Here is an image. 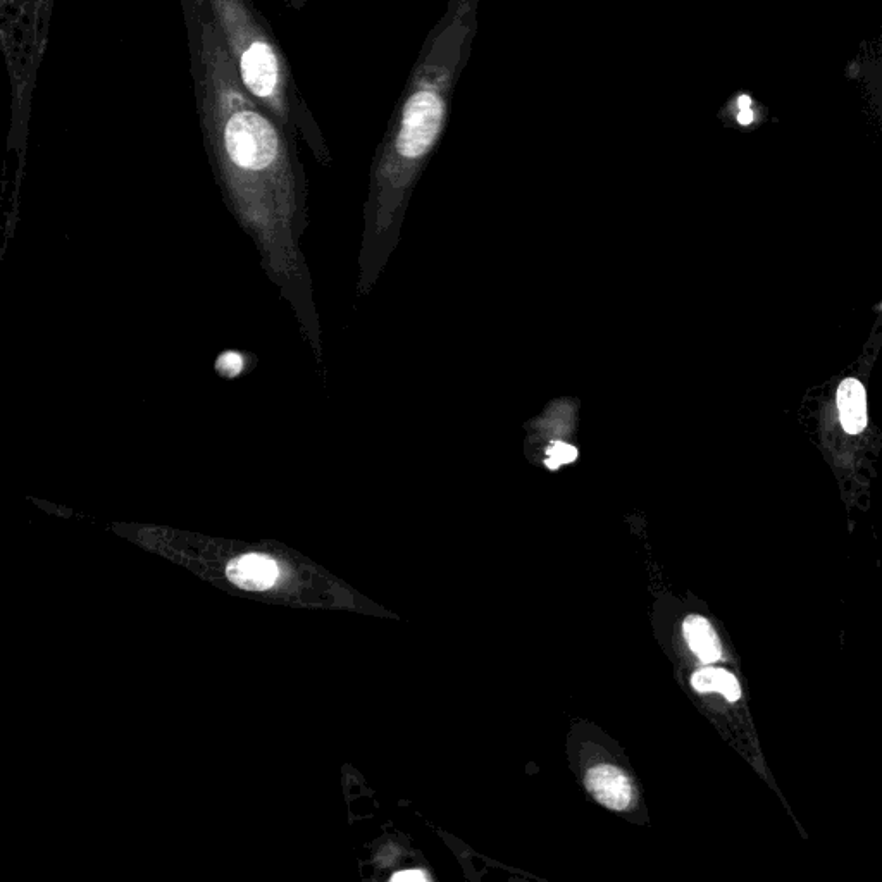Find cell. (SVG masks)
<instances>
[{
	"label": "cell",
	"mask_w": 882,
	"mask_h": 882,
	"mask_svg": "<svg viewBox=\"0 0 882 882\" xmlns=\"http://www.w3.org/2000/svg\"><path fill=\"white\" fill-rule=\"evenodd\" d=\"M49 7L50 0H0V38L21 81H30L38 50L44 47Z\"/></svg>",
	"instance_id": "obj_1"
},
{
	"label": "cell",
	"mask_w": 882,
	"mask_h": 882,
	"mask_svg": "<svg viewBox=\"0 0 882 882\" xmlns=\"http://www.w3.org/2000/svg\"><path fill=\"white\" fill-rule=\"evenodd\" d=\"M231 161L243 169L268 168L278 156V135L268 119L255 112H238L224 130Z\"/></svg>",
	"instance_id": "obj_2"
},
{
	"label": "cell",
	"mask_w": 882,
	"mask_h": 882,
	"mask_svg": "<svg viewBox=\"0 0 882 882\" xmlns=\"http://www.w3.org/2000/svg\"><path fill=\"white\" fill-rule=\"evenodd\" d=\"M443 119V104L433 92H419L412 95L405 104L402 128L398 133V154L407 159H416L435 142Z\"/></svg>",
	"instance_id": "obj_3"
},
{
	"label": "cell",
	"mask_w": 882,
	"mask_h": 882,
	"mask_svg": "<svg viewBox=\"0 0 882 882\" xmlns=\"http://www.w3.org/2000/svg\"><path fill=\"white\" fill-rule=\"evenodd\" d=\"M586 788L598 803L612 810H624L633 798L628 776L614 765H597L586 776Z\"/></svg>",
	"instance_id": "obj_4"
},
{
	"label": "cell",
	"mask_w": 882,
	"mask_h": 882,
	"mask_svg": "<svg viewBox=\"0 0 882 882\" xmlns=\"http://www.w3.org/2000/svg\"><path fill=\"white\" fill-rule=\"evenodd\" d=\"M226 576L242 590H269L278 579V564L268 555L247 553L228 562Z\"/></svg>",
	"instance_id": "obj_5"
},
{
	"label": "cell",
	"mask_w": 882,
	"mask_h": 882,
	"mask_svg": "<svg viewBox=\"0 0 882 882\" xmlns=\"http://www.w3.org/2000/svg\"><path fill=\"white\" fill-rule=\"evenodd\" d=\"M242 76L250 92L259 97L273 94L278 81V61L268 44H252L242 57Z\"/></svg>",
	"instance_id": "obj_6"
},
{
	"label": "cell",
	"mask_w": 882,
	"mask_h": 882,
	"mask_svg": "<svg viewBox=\"0 0 882 882\" xmlns=\"http://www.w3.org/2000/svg\"><path fill=\"white\" fill-rule=\"evenodd\" d=\"M838 409L846 433L858 435L867 426V393L858 379L848 378L838 390Z\"/></svg>",
	"instance_id": "obj_7"
},
{
	"label": "cell",
	"mask_w": 882,
	"mask_h": 882,
	"mask_svg": "<svg viewBox=\"0 0 882 882\" xmlns=\"http://www.w3.org/2000/svg\"><path fill=\"white\" fill-rule=\"evenodd\" d=\"M684 636L698 659L707 664L721 659V640L705 617L690 615L683 626Z\"/></svg>",
	"instance_id": "obj_8"
},
{
	"label": "cell",
	"mask_w": 882,
	"mask_h": 882,
	"mask_svg": "<svg viewBox=\"0 0 882 882\" xmlns=\"http://www.w3.org/2000/svg\"><path fill=\"white\" fill-rule=\"evenodd\" d=\"M691 684L700 693L719 691V693L726 696L729 702L740 700L741 688L738 679L734 678L731 672L724 671V669H717V667L700 669V671H696L693 674Z\"/></svg>",
	"instance_id": "obj_9"
},
{
	"label": "cell",
	"mask_w": 882,
	"mask_h": 882,
	"mask_svg": "<svg viewBox=\"0 0 882 882\" xmlns=\"http://www.w3.org/2000/svg\"><path fill=\"white\" fill-rule=\"evenodd\" d=\"M576 459H578V450L576 448L566 445V443H555L548 450V457L545 462H547V466L550 469H559L560 466L571 464Z\"/></svg>",
	"instance_id": "obj_10"
},
{
	"label": "cell",
	"mask_w": 882,
	"mask_h": 882,
	"mask_svg": "<svg viewBox=\"0 0 882 882\" xmlns=\"http://www.w3.org/2000/svg\"><path fill=\"white\" fill-rule=\"evenodd\" d=\"M429 881V876L423 870H404V872H398L395 876L392 877V882H426Z\"/></svg>",
	"instance_id": "obj_11"
}]
</instances>
